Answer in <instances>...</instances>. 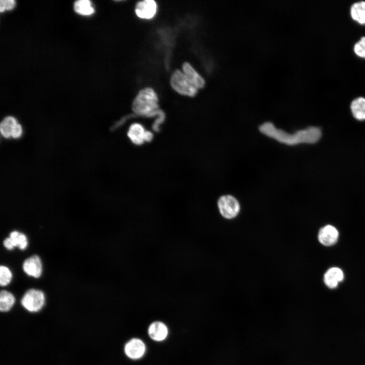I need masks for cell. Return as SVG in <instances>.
Masks as SVG:
<instances>
[{
    "mask_svg": "<svg viewBox=\"0 0 365 365\" xmlns=\"http://www.w3.org/2000/svg\"><path fill=\"white\" fill-rule=\"evenodd\" d=\"M132 109L139 116L155 118L159 110L157 94L151 88L141 90L132 102Z\"/></svg>",
    "mask_w": 365,
    "mask_h": 365,
    "instance_id": "7a4b0ae2",
    "label": "cell"
},
{
    "mask_svg": "<svg viewBox=\"0 0 365 365\" xmlns=\"http://www.w3.org/2000/svg\"><path fill=\"white\" fill-rule=\"evenodd\" d=\"M217 205L220 213L226 218L231 219L235 217L240 211V205L238 200L231 195L221 196L218 200Z\"/></svg>",
    "mask_w": 365,
    "mask_h": 365,
    "instance_id": "5b68a950",
    "label": "cell"
},
{
    "mask_svg": "<svg viewBox=\"0 0 365 365\" xmlns=\"http://www.w3.org/2000/svg\"><path fill=\"white\" fill-rule=\"evenodd\" d=\"M339 237L338 230L334 226L327 225L319 230L318 239L319 242L326 246H332L335 244Z\"/></svg>",
    "mask_w": 365,
    "mask_h": 365,
    "instance_id": "ba28073f",
    "label": "cell"
},
{
    "mask_svg": "<svg viewBox=\"0 0 365 365\" xmlns=\"http://www.w3.org/2000/svg\"><path fill=\"white\" fill-rule=\"evenodd\" d=\"M75 11L82 15H90L94 13V9L88 0H80L74 4Z\"/></svg>",
    "mask_w": 365,
    "mask_h": 365,
    "instance_id": "d6986e66",
    "label": "cell"
},
{
    "mask_svg": "<svg viewBox=\"0 0 365 365\" xmlns=\"http://www.w3.org/2000/svg\"><path fill=\"white\" fill-rule=\"evenodd\" d=\"M12 277V274L10 269L5 266H1L0 267V284L2 286L7 285L11 281Z\"/></svg>",
    "mask_w": 365,
    "mask_h": 365,
    "instance_id": "ffe728a7",
    "label": "cell"
},
{
    "mask_svg": "<svg viewBox=\"0 0 365 365\" xmlns=\"http://www.w3.org/2000/svg\"><path fill=\"white\" fill-rule=\"evenodd\" d=\"M4 246L9 250H12L15 247H18L21 250L25 249L28 244L26 236L17 231L10 233L9 237L6 238L3 242Z\"/></svg>",
    "mask_w": 365,
    "mask_h": 365,
    "instance_id": "30bf717a",
    "label": "cell"
},
{
    "mask_svg": "<svg viewBox=\"0 0 365 365\" xmlns=\"http://www.w3.org/2000/svg\"><path fill=\"white\" fill-rule=\"evenodd\" d=\"M155 118V119L152 124V128L154 131L158 132L160 130L161 125L165 120L166 115L162 110L159 109Z\"/></svg>",
    "mask_w": 365,
    "mask_h": 365,
    "instance_id": "44dd1931",
    "label": "cell"
},
{
    "mask_svg": "<svg viewBox=\"0 0 365 365\" xmlns=\"http://www.w3.org/2000/svg\"><path fill=\"white\" fill-rule=\"evenodd\" d=\"M350 108L356 119L365 120V98L359 97L354 99L350 104Z\"/></svg>",
    "mask_w": 365,
    "mask_h": 365,
    "instance_id": "2e32d148",
    "label": "cell"
},
{
    "mask_svg": "<svg viewBox=\"0 0 365 365\" xmlns=\"http://www.w3.org/2000/svg\"><path fill=\"white\" fill-rule=\"evenodd\" d=\"M154 133L152 131L146 130L144 136V141L147 142H151L154 138Z\"/></svg>",
    "mask_w": 365,
    "mask_h": 365,
    "instance_id": "484cf974",
    "label": "cell"
},
{
    "mask_svg": "<svg viewBox=\"0 0 365 365\" xmlns=\"http://www.w3.org/2000/svg\"><path fill=\"white\" fill-rule=\"evenodd\" d=\"M17 123V119L13 116H9L4 118L0 124L2 136L6 139L11 138L13 128Z\"/></svg>",
    "mask_w": 365,
    "mask_h": 365,
    "instance_id": "ac0fdd59",
    "label": "cell"
},
{
    "mask_svg": "<svg viewBox=\"0 0 365 365\" xmlns=\"http://www.w3.org/2000/svg\"><path fill=\"white\" fill-rule=\"evenodd\" d=\"M129 118V116H126L122 118L119 121L116 122L111 127L112 130H115L121 127Z\"/></svg>",
    "mask_w": 365,
    "mask_h": 365,
    "instance_id": "d4e9b609",
    "label": "cell"
},
{
    "mask_svg": "<svg viewBox=\"0 0 365 365\" xmlns=\"http://www.w3.org/2000/svg\"><path fill=\"white\" fill-rule=\"evenodd\" d=\"M145 131L142 124L135 122L129 126L127 135L133 144L136 145H141L145 142L144 136Z\"/></svg>",
    "mask_w": 365,
    "mask_h": 365,
    "instance_id": "7c38bea8",
    "label": "cell"
},
{
    "mask_svg": "<svg viewBox=\"0 0 365 365\" xmlns=\"http://www.w3.org/2000/svg\"><path fill=\"white\" fill-rule=\"evenodd\" d=\"M157 11V4L153 0H144L138 2L136 6L135 13L142 19H151Z\"/></svg>",
    "mask_w": 365,
    "mask_h": 365,
    "instance_id": "8fae6325",
    "label": "cell"
},
{
    "mask_svg": "<svg viewBox=\"0 0 365 365\" xmlns=\"http://www.w3.org/2000/svg\"><path fill=\"white\" fill-rule=\"evenodd\" d=\"M16 299L14 296L10 291L2 290L0 293V312L7 313L10 311L14 306Z\"/></svg>",
    "mask_w": 365,
    "mask_h": 365,
    "instance_id": "9a60e30c",
    "label": "cell"
},
{
    "mask_svg": "<svg viewBox=\"0 0 365 365\" xmlns=\"http://www.w3.org/2000/svg\"><path fill=\"white\" fill-rule=\"evenodd\" d=\"M125 355L131 360H138L145 354L147 346L144 341L138 338H133L129 340L124 346Z\"/></svg>",
    "mask_w": 365,
    "mask_h": 365,
    "instance_id": "8992f818",
    "label": "cell"
},
{
    "mask_svg": "<svg viewBox=\"0 0 365 365\" xmlns=\"http://www.w3.org/2000/svg\"><path fill=\"white\" fill-rule=\"evenodd\" d=\"M169 330L167 325L161 321L152 322L148 328V334L152 340L162 342L168 337Z\"/></svg>",
    "mask_w": 365,
    "mask_h": 365,
    "instance_id": "52a82bcc",
    "label": "cell"
},
{
    "mask_svg": "<svg viewBox=\"0 0 365 365\" xmlns=\"http://www.w3.org/2000/svg\"><path fill=\"white\" fill-rule=\"evenodd\" d=\"M15 1L14 0H1L0 11L2 12L5 10H12L15 6Z\"/></svg>",
    "mask_w": 365,
    "mask_h": 365,
    "instance_id": "603a6c76",
    "label": "cell"
},
{
    "mask_svg": "<svg viewBox=\"0 0 365 365\" xmlns=\"http://www.w3.org/2000/svg\"><path fill=\"white\" fill-rule=\"evenodd\" d=\"M350 15L353 20L360 24H365V1L352 4L350 8Z\"/></svg>",
    "mask_w": 365,
    "mask_h": 365,
    "instance_id": "e0dca14e",
    "label": "cell"
},
{
    "mask_svg": "<svg viewBox=\"0 0 365 365\" xmlns=\"http://www.w3.org/2000/svg\"><path fill=\"white\" fill-rule=\"evenodd\" d=\"M22 268L27 275L39 278L42 272V264L40 257L33 255L26 259L23 263Z\"/></svg>",
    "mask_w": 365,
    "mask_h": 365,
    "instance_id": "9c48e42d",
    "label": "cell"
},
{
    "mask_svg": "<svg viewBox=\"0 0 365 365\" xmlns=\"http://www.w3.org/2000/svg\"><path fill=\"white\" fill-rule=\"evenodd\" d=\"M259 129L266 136L279 142L289 145L300 143H314L317 142L321 136L320 129L313 126L290 134L281 129H277L271 122H266L260 126Z\"/></svg>",
    "mask_w": 365,
    "mask_h": 365,
    "instance_id": "6da1fadb",
    "label": "cell"
},
{
    "mask_svg": "<svg viewBox=\"0 0 365 365\" xmlns=\"http://www.w3.org/2000/svg\"><path fill=\"white\" fill-rule=\"evenodd\" d=\"M344 279V273L338 267L328 269L324 275L323 280L325 284L330 288H335Z\"/></svg>",
    "mask_w": 365,
    "mask_h": 365,
    "instance_id": "4fadbf2b",
    "label": "cell"
},
{
    "mask_svg": "<svg viewBox=\"0 0 365 365\" xmlns=\"http://www.w3.org/2000/svg\"><path fill=\"white\" fill-rule=\"evenodd\" d=\"M23 132L22 126L20 124L17 123L13 128L11 138L15 139H19L23 135Z\"/></svg>",
    "mask_w": 365,
    "mask_h": 365,
    "instance_id": "cb8c5ba5",
    "label": "cell"
},
{
    "mask_svg": "<svg viewBox=\"0 0 365 365\" xmlns=\"http://www.w3.org/2000/svg\"><path fill=\"white\" fill-rule=\"evenodd\" d=\"M353 51L355 54L362 58H365V36L361 37L354 45Z\"/></svg>",
    "mask_w": 365,
    "mask_h": 365,
    "instance_id": "7402d4cb",
    "label": "cell"
},
{
    "mask_svg": "<svg viewBox=\"0 0 365 365\" xmlns=\"http://www.w3.org/2000/svg\"><path fill=\"white\" fill-rule=\"evenodd\" d=\"M170 84L175 91L184 95L194 96L197 92L198 89L189 82L184 73L179 69L172 74Z\"/></svg>",
    "mask_w": 365,
    "mask_h": 365,
    "instance_id": "277c9868",
    "label": "cell"
},
{
    "mask_svg": "<svg viewBox=\"0 0 365 365\" xmlns=\"http://www.w3.org/2000/svg\"><path fill=\"white\" fill-rule=\"evenodd\" d=\"M183 73L189 82L196 88H201L204 85V81L195 69L188 62L182 65Z\"/></svg>",
    "mask_w": 365,
    "mask_h": 365,
    "instance_id": "5bb4252c",
    "label": "cell"
},
{
    "mask_svg": "<svg viewBox=\"0 0 365 365\" xmlns=\"http://www.w3.org/2000/svg\"><path fill=\"white\" fill-rule=\"evenodd\" d=\"M20 304L22 307L31 313L40 312L45 307L46 299L44 293L39 289L31 288L23 295Z\"/></svg>",
    "mask_w": 365,
    "mask_h": 365,
    "instance_id": "3957f363",
    "label": "cell"
}]
</instances>
